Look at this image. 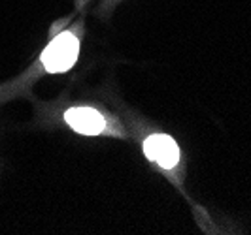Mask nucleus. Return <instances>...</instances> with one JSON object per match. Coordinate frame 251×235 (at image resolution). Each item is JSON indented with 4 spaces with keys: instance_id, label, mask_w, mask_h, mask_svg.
Segmentation results:
<instances>
[{
    "instance_id": "f257e3e1",
    "label": "nucleus",
    "mask_w": 251,
    "mask_h": 235,
    "mask_svg": "<svg viewBox=\"0 0 251 235\" xmlns=\"http://www.w3.org/2000/svg\"><path fill=\"white\" fill-rule=\"evenodd\" d=\"M77 53H79L77 38L74 34H70V32H63L61 36L55 38L46 47V51L42 53V64L51 74L66 72V70H70L74 66Z\"/></svg>"
},
{
    "instance_id": "f03ea898",
    "label": "nucleus",
    "mask_w": 251,
    "mask_h": 235,
    "mask_svg": "<svg viewBox=\"0 0 251 235\" xmlns=\"http://www.w3.org/2000/svg\"><path fill=\"white\" fill-rule=\"evenodd\" d=\"M144 150L150 160L157 162L164 170H172L179 160V149L170 136H150L144 143Z\"/></svg>"
},
{
    "instance_id": "7ed1b4c3",
    "label": "nucleus",
    "mask_w": 251,
    "mask_h": 235,
    "mask_svg": "<svg viewBox=\"0 0 251 235\" xmlns=\"http://www.w3.org/2000/svg\"><path fill=\"white\" fill-rule=\"evenodd\" d=\"M66 123L74 128L75 132L85 134V136H97L106 128V121L99 111L89 109V107H74L68 109L64 115Z\"/></svg>"
}]
</instances>
